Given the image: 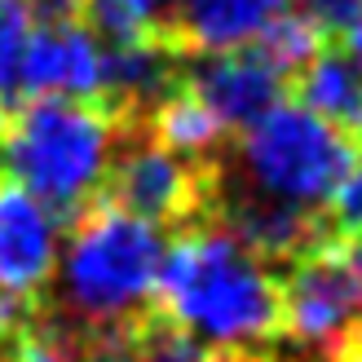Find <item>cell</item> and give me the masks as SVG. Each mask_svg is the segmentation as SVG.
Instances as JSON below:
<instances>
[{
  "label": "cell",
  "mask_w": 362,
  "mask_h": 362,
  "mask_svg": "<svg viewBox=\"0 0 362 362\" xmlns=\"http://www.w3.org/2000/svg\"><path fill=\"white\" fill-rule=\"evenodd\" d=\"M292 0H181L177 40L186 53L243 49L274 23Z\"/></svg>",
  "instance_id": "obj_9"
},
{
  "label": "cell",
  "mask_w": 362,
  "mask_h": 362,
  "mask_svg": "<svg viewBox=\"0 0 362 362\" xmlns=\"http://www.w3.org/2000/svg\"><path fill=\"white\" fill-rule=\"evenodd\" d=\"M155 300L212 349H269L283 336L279 269L243 247L221 221L173 234Z\"/></svg>",
  "instance_id": "obj_1"
},
{
  "label": "cell",
  "mask_w": 362,
  "mask_h": 362,
  "mask_svg": "<svg viewBox=\"0 0 362 362\" xmlns=\"http://www.w3.org/2000/svg\"><path fill=\"white\" fill-rule=\"evenodd\" d=\"M84 5L88 0H27V13L35 27H66L84 23Z\"/></svg>",
  "instance_id": "obj_16"
},
{
  "label": "cell",
  "mask_w": 362,
  "mask_h": 362,
  "mask_svg": "<svg viewBox=\"0 0 362 362\" xmlns=\"http://www.w3.org/2000/svg\"><path fill=\"white\" fill-rule=\"evenodd\" d=\"M340 45H345V53L354 58V66L362 71V13L354 18V23H349L345 31H340Z\"/></svg>",
  "instance_id": "obj_18"
},
{
  "label": "cell",
  "mask_w": 362,
  "mask_h": 362,
  "mask_svg": "<svg viewBox=\"0 0 362 362\" xmlns=\"http://www.w3.org/2000/svg\"><path fill=\"white\" fill-rule=\"evenodd\" d=\"M58 216L0 168V292L49 296L58 274Z\"/></svg>",
  "instance_id": "obj_6"
},
{
  "label": "cell",
  "mask_w": 362,
  "mask_h": 362,
  "mask_svg": "<svg viewBox=\"0 0 362 362\" xmlns=\"http://www.w3.org/2000/svg\"><path fill=\"white\" fill-rule=\"evenodd\" d=\"M327 216H332L336 230H362V155L349 168V177L336 186L332 204H327Z\"/></svg>",
  "instance_id": "obj_14"
},
{
  "label": "cell",
  "mask_w": 362,
  "mask_h": 362,
  "mask_svg": "<svg viewBox=\"0 0 362 362\" xmlns=\"http://www.w3.org/2000/svg\"><path fill=\"white\" fill-rule=\"evenodd\" d=\"M31 40V13L23 0H0V111L18 106L23 93V53Z\"/></svg>",
  "instance_id": "obj_13"
},
{
  "label": "cell",
  "mask_w": 362,
  "mask_h": 362,
  "mask_svg": "<svg viewBox=\"0 0 362 362\" xmlns=\"http://www.w3.org/2000/svg\"><path fill=\"white\" fill-rule=\"evenodd\" d=\"M292 88L314 115L336 124L340 133L362 146V71L354 66V58L336 35L314 53V62L292 80Z\"/></svg>",
  "instance_id": "obj_10"
},
{
  "label": "cell",
  "mask_w": 362,
  "mask_h": 362,
  "mask_svg": "<svg viewBox=\"0 0 362 362\" xmlns=\"http://www.w3.org/2000/svg\"><path fill=\"white\" fill-rule=\"evenodd\" d=\"M336 362H362V322L336 345Z\"/></svg>",
  "instance_id": "obj_19"
},
{
  "label": "cell",
  "mask_w": 362,
  "mask_h": 362,
  "mask_svg": "<svg viewBox=\"0 0 362 362\" xmlns=\"http://www.w3.org/2000/svg\"><path fill=\"white\" fill-rule=\"evenodd\" d=\"M296 5L310 13L327 35H340L362 13V0H296Z\"/></svg>",
  "instance_id": "obj_15"
},
{
  "label": "cell",
  "mask_w": 362,
  "mask_h": 362,
  "mask_svg": "<svg viewBox=\"0 0 362 362\" xmlns=\"http://www.w3.org/2000/svg\"><path fill=\"white\" fill-rule=\"evenodd\" d=\"M129 5L146 18V23L159 31V35H168V40H177V9H181V0H129ZM181 45V40H177Z\"/></svg>",
  "instance_id": "obj_17"
},
{
  "label": "cell",
  "mask_w": 362,
  "mask_h": 362,
  "mask_svg": "<svg viewBox=\"0 0 362 362\" xmlns=\"http://www.w3.org/2000/svg\"><path fill=\"white\" fill-rule=\"evenodd\" d=\"M186 88L204 98L230 133H243L257 124L269 106H279L287 84L274 66L252 45L243 49H212V53H190L186 58Z\"/></svg>",
  "instance_id": "obj_7"
},
{
  "label": "cell",
  "mask_w": 362,
  "mask_h": 362,
  "mask_svg": "<svg viewBox=\"0 0 362 362\" xmlns=\"http://www.w3.org/2000/svg\"><path fill=\"white\" fill-rule=\"evenodd\" d=\"M327 40H332V35L322 31L305 9H296V13H292V9H283L274 23H269V27L257 35V40H252V49H257L261 58L274 66L287 84H292L300 71L314 62V53L327 45Z\"/></svg>",
  "instance_id": "obj_12"
},
{
  "label": "cell",
  "mask_w": 362,
  "mask_h": 362,
  "mask_svg": "<svg viewBox=\"0 0 362 362\" xmlns=\"http://www.w3.org/2000/svg\"><path fill=\"white\" fill-rule=\"evenodd\" d=\"M23 93L102 98V45L88 23L35 27L23 53Z\"/></svg>",
  "instance_id": "obj_8"
},
{
  "label": "cell",
  "mask_w": 362,
  "mask_h": 362,
  "mask_svg": "<svg viewBox=\"0 0 362 362\" xmlns=\"http://www.w3.org/2000/svg\"><path fill=\"white\" fill-rule=\"evenodd\" d=\"M358 155V141L305 102H279L257 124L234 133V168L257 190L305 208H327Z\"/></svg>",
  "instance_id": "obj_4"
},
{
  "label": "cell",
  "mask_w": 362,
  "mask_h": 362,
  "mask_svg": "<svg viewBox=\"0 0 362 362\" xmlns=\"http://www.w3.org/2000/svg\"><path fill=\"white\" fill-rule=\"evenodd\" d=\"M146 133L159 146H168L186 159H204V164L230 159V151H234V133L221 124V115H216L204 98H194L186 84L146 115Z\"/></svg>",
  "instance_id": "obj_11"
},
{
  "label": "cell",
  "mask_w": 362,
  "mask_h": 362,
  "mask_svg": "<svg viewBox=\"0 0 362 362\" xmlns=\"http://www.w3.org/2000/svg\"><path fill=\"white\" fill-rule=\"evenodd\" d=\"M234 155V151H230ZM230 159H186L141 129H129L115 146V159L106 168L102 181V199L129 208L133 216H146L159 230L181 234L190 226H204L212 221V204H216V190H221V177H226Z\"/></svg>",
  "instance_id": "obj_5"
},
{
  "label": "cell",
  "mask_w": 362,
  "mask_h": 362,
  "mask_svg": "<svg viewBox=\"0 0 362 362\" xmlns=\"http://www.w3.org/2000/svg\"><path fill=\"white\" fill-rule=\"evenodd\" d=\"M119 119L98 98L35 93L0 111V168L18 177L66 230L102 194Z\"/></svg>",
  "instance_id": "obj_2"
},
{
  "label": "cell",
  "mask_w": 362,
  "mask_h": 362,
  "mask_svg": "<svg viewBox=\"0 0 362 362\" xmlns=\"http://www.w3.org/2000/svg\"><path fill=\"white\" fill-rule=\"evenodd\" d=\"M164 230L133 216L111 199H93L66 226V252L58 261V310L84 322H111L146 310L164 265Z\"/></svg>",
  "instance_id": "obj_3"
}]
</instances>
